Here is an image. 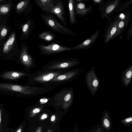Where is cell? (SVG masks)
I'll list each match as a JSON object with an SVG mask.
<instances>
[{
    "label": "cell",
    "instance_id": "6",
    "mask_svg": "<svg viewBox=\"0 0 132 132\" xmlns=\"http://www.w3.org/2000/svg\"><path fill=\"white\" fill-rule=\"evenodd\" d=\"M121 19L118 23L117 30L111 40L120 35L129 24L130 20V14L128 10L125 11L120 15Z\"/></svg>",
    "mask_w": 132,
    "mask_h": 132
},
{
    "label": "cell",
    "instance_id": "4",
    "mask_svg": "<svg viewBox=\"0 0 132 132\" xmlns=\"http://www.w3.org/2000/svg\"><path fill=\"white\" fill-rule=\"evenodd\" d=\"M38 48L44 54H52L72 50V48L62 46L55 43L45 45L42 44L38 45Z\"/></svg>",
    "mask_w": 132,
    "mask_h": 132
},
{
    "label": "cell",
    "instance_id": "19",
    "mask_svg": "<svg viewBox=\"0 0 132 132\" xmlns=\"http://www.w3.org/2000/svg\"><path fill=\"white\" fill-rule=\"evenodd\" d=\"M119 1L118 0H116L111 2L106 8L105 10V14H108L113 11L118 4Z\"/></svg>",
    "mask_w": 132,
    "mask_h": 132
},
{
    "label": "cell",
    "instance_id": "26",
    "mask_svg": "<svg viewBox=\"0 0 132 132\" xmlns=\"http://www.w3.org/2000/svg\"><path fill=\"white\" fill-rule=\"evenodd\" d=\"M71 97V95L70 94L67 95L64 97V100L66 101H68L70 99Z\"/></svg>",
    "mask_w": 132,
    "mask_h": 132
},
{
    "label": "cell",
    "instance_id": "5",
    "mask_svg": "<svg viewBox=\"0 0 132 132\" xmlns=\"http://www.w3.org/2000/svg\"><path fill=\"white\" fill-rule=\"evenodd\" d=\"M120 15H117L107 26L103 36L104 42L105 44L108 43L111 39L115 33L121 19Z\"/></svg>",
    "mask_w": 132,
    "mask_h": 132
},
{
    "label": "cell",
    "instance_id": "25",
    "mask_svg": "<svg viewBox=\"0 0 132 132\" xmlns=\"http://www.w3.org/2000/svg\"><path fill=\"white\" fill-rule=\"evenodd\" d=\"M7 32V29L5 28H3L0 31V35L2 37H4L6 35Z\"/></svg>",
    "mask_w": 132,
    "mask_h": 132
},
{
    "label": "cell",
    "instance_id": "20",
    "mask_svg": "<svg viewBox=\"0 0 132 132\" xmlns=\"http://www.w3.org/2000/svg\"><path fill=\"white\" fill-rule=\"evenodd\" d=\"M11 5V3H9L0 6V14H5L9 11Z\"/></svg>",
    "mask_w": 132,
    "mask_h": 132
},
{
    "label": "cell",
    "instance_id": "32",
    "mask_svg": "<svg viewBox=\"0 0 132 132\" xmlns=\"http://www.w3.org/2000/svg\"><path fill=\"white\" fill-rule=\"evenodd\" d=\"M47 117V116L45 114H44L42 116V119H43L44 118H46Z\"/></svg>",
    "mask_w": 132,
    "mask_h": 132
},
{
    "label": "cell",
    "instance_id": "27",
    "mask_svg": "<svg viewBox=\"0 0 132 132\" xmlns=\"http://www.w3.org/2000/svg\"><path fill=\"white\" fill-rule=\"evenodd\" d=\"M103 1L102 0H93L92 1L94 3L96 4H101Z\"/></svg>",
    "mask_w": 132,
    "mask_h": 132
},
{
    "label": "cell",
    "instance_id": "31",
    "mask_svg": "<svg viewBox=\"0 0 132 132\" xmlns=\"http://www.w3.org/2000/svg\"><path fill=\"white\" fill-rule=\"evenodd\" d=\"M55 119V116L54 115L52 116L51 117V120L52 121H54Z\"/></svg>",
    "mask_w": 132,
    "mask_h": 132
},
{
    "label": "cell",
    "instance_id": "37",
    "mask_svg": "<svg viewBox=\"0 0 132 132\" xmlns=\"http://www.w3.org/2000/svg\"><path fill=\"white\" fill-rule=\"evenodd\" d=\"M39 132V131H38V132Z\"/></svg>",
    "mask_w": 132,
    "mask_h": 132
},
{
    "label": "cell",
    "instance_id": "35",
    "mask_svg": "<svg viewBox=\"0 0 132 132\" xmlns=\"http://www.w3.org/2000/svg\"><path fill=\"white\" fill-rule=\"evenodd\" d=\"M40 101L41 102H44V100H43V99H41L40 100Z\"/></svg>",
    "mask_w": 132,
    "mask_h": 132
},
{
    "label": "cell",
    "instance_id": "29",
    "mask_svg": "<svg viewBox=\"0 0 132 132\" xmlns=\"http://www.w3.org/2000/svg\"><path fill=\"white\" fill-rule=\"evenodd\" d=\"M68 64L67 63H62L61 64L60 66L62 67H66L68 66Z\"/></svg>",
    "mask_w": 132,
    "mask_h": 132
},
{
    "label": "cell",
    "instance_id": "24",
    "mask_svg": "<svg viewBox=\"0 0 132 132\" xmlns=\"http://www.w3.org/2000/svg\"><path fill=\"white\" fill-rule=\"evenodd\" d=\"M53 73H50L47 76H44L43 77V79L44 80L48 81L53 77Z\"/></svg>",
    "mask_w": 132,
    "mask_h": 132
},
{
    "label": "cell",
    "instance_id": "36",
    "mask_svg": "<svg viewBox=\"0 0 132 132\" xmlns=\"http://www.w3.org/2000/svg\"><path fill=\"white\" fill-rule=\"evenodd\" d=\"M47 99H45L44 101V102H45V103H46V102H47Z\"/></svg>",
    "mask_w": 132,
    "mask_h": 132
},
{
    "label": "cell",
    "instance_id": "1",
    "mask_svg": "<svg viewBox=\"0 0 132 132\" xmlns=\"http://www.w3.org/2000/svg\"><path fill=\"white\" fill-rule=\"evenodd\" d=\"M40 16L46 25L56 32L65 35L76 36L73 31L60 23L53 14L42 13Z\"/></svg>",
    "mask_w": 132,
    "mask_h": 132
},
{
    "label": "cell",
    "instance_id": "9",
    "mask_svg": "<svg viewBox=\"0 0 132 132\" xmlns=\"http://www.w3.org/2000/svg\"><path fill=\"white\" fill-rule=\"evenodd\" d=\"M132 76V64L122 71L120 79L123 85L126 87L131 82Z\"/></svg>",
    "mask_w": 132,
    "mask_h": 132
},
{
    "label": "cell",
    "instance_id": "16",
    "mask_svg": "<svg viewBox=\"0 0 132 132\" xmlns=\"http://www.w3.org/2000/svg\"><path fill=\"white\" fill-rule=\"evenodd\" d=\"M38 37L40 39L46 41H51L53 40L55 37L53 34L47 31H44L40 33Z\"/></svg>",
    "mask_w": 132,
    "mask_h": 132
},
{
    "label": "cell",
    "instance_id": "30",
    "mask_svg": "<svg viewBox=\"0 0 132 132\" xmlns=\"http://www.w3.org/2000/svg\"><path fill=\"white\" fill-rule=\"evenodd\" d=\"M40 110L38 108H36L34 109L33 111V112L34 113H36L39 112Z\"/></svg>",
    "mask_w": 132,
    "mask_h": 132
},
{
    "label": "cell",
    "instance_id": "23",
    "mask_svg": "<svg viewBox=\"0 0 132 132\" xmlns=\"http://www.w3.org/2000/svg\"><path fill=\"white\" fill-rule=\"evenodd\" d=\"M91 132H107L104 128H102L98 127L94 128Z\"/></svg>",
    "mask_w": 132,
    "mask_h": 132
},
{
    "label": "cell",
    "instance_id": "15",
    "mask_svg": "<svg viewBox=\"0 0 132 132\" xmlns=\"http://www.w3.org/2000/svg\"><path fill=\"white\" fill-rule=\"evenodd\" d=\"M34 23L31 20H28L24 24L22 28V31L24 35H27L34 29Z\"/></svg>",
    "mask_w": 132,
    "mask_h": 132
},
{
    "label": "cell",
    "instance_id": "7",
    "mask_svg": "<svg viewBox=\"0 0 132 132\" xmlns=\"http://www.w3.org/2000/svg\"><path fill=\"white\" fill-rule=\"evenodd\" d=\"M100 32V29H98L93 35L84 42L77 45L72 48V50H80L82 49H88L95 42Z\"/></svg>",
    "mask_w": 132,
    "mask_h": 132
},
{
    "label": "cell",
    "instance_id": "17",
    "mask_svg": "<svg viewBox=\"0 0 132 132\" xmlns=\"http://www.w3.org/2000/svg\"><path fill=\"white\" fill-rule=\"evenodd\" d=\"M27 48V47L25 46L22 47L20 56L21 61L25 64L27 63L29 59Z\"/></svg>",
    "mask_w": 132,
    "mask_h": 132
},
{
    "label": "cell",
    "instance_id": "12",
    "mask_svg": "<svg viewBox=\"0 0 132 132\" xmlns=\"http://www.w3.org/2000/svg\"><path fill=\"white\" fill-rule=\"evenodd\" d=\"M68 4L69 21L70 24L73 25L77 22L75 10L74 1L68 0Z\"/></svg>",
    "mask_w": 132,
    "mask_h": 132
},
{
    "label": "cell",
    "instance_id": "8",
    "mask_svg": "<svg viewBox=\"0 0 132 132\" xmlns=\"http://www.w3.org/2000/svg\"><path fill=\"white\" fill-rule=\"evenodd\" d=\"M55 0H36L35 3L46 14L50 13L55 2Z\"/></svg>",
    "mask_w": 132,
    "mask_h": 132
},
{
    "label": "cell",
    "instance_id": "28",
    "mask_svg": "<svg viewBox=\"0 0 132 132\" xmlns=\"http://www.w3.org/2000/svg\"><path fill=\"white\" fill-rule=\"evenodd\" d=\"M66 78V76L64 75H61L59 76L58 77V79L59 80H63Z\"/></svg>",
    "mask_w": 132,
    "mask_h": 132
},
{
    "label": "cell",
    "instance_id": "10",
    "mask_svg": "<svg viewBox=\"0 0 132 132\" xmlns=\"http://www.w3.org/2000/svg\"><path fill=\"white\" fill-rule=\"evenodd\" d=\"M92 8L91 6L86 7L83 2H78L75 4L76 14L80 17L85 16L91 11Z\"/></svg>",
    "mask_w": 132,
    "mask_h": 132
},
{
    "label": "cell",
    "instance_id": "21",
    "mask_svg": "<svg viewBox=\"0 0 132 132\" xmlns=\"http://www.w3.org/2000/svg\"><path fill=\"white\" fill-rule=\"evenodd\" d=\"M120 122L125 126H128L132 124V117H131L125 118L120 121Z\"/></svg>",
    "mask_w": 132,
    "mask_h": 132
},
{
    "label": "cell",
    "instance_id": "2",
    "mask_svg": "<svg viewBox=\"0 0 132 132\" xmlns=\"http://www.w3.org/2000/svg\"><path fill=\"white\" fill-rule=\"evenodd\" d=\"M85 80L91 94L94 96L99 87L100 80L96 74L94 67L87 72L85 77Z\"/></svg>",
    "mask_w": 132,
    "mask_h": 132
},
{
    "label": "cell",
    "instance_id": "11",
    "mask_svg": "<svg viewBox=\"0 0 132 132\" xmlns=\"http://www.w3.org/2000/svg\"><path fill=\"white\" fill-rule=\"evenodd\" d=\"M102 124L103 128L107 132L111 129V120L109 113L107 110L105 111L103 113Z\"/></svg>",
    "mask_w": 132,
    "mask_h": 132
},
{
    "label": "cell",
    "instance_id": "14",
    "mask_svg": "<svg viewBox=\"0 0 132 132\" xmlns=\"http://www.w3.org/2000/svg\"><path fill=\"white\" fill-rule=\"evenodd\" d=\"M23 75V73L20 72L10 71L6 72L1 75L3 78L10 79H18Z\"/></svg>",
    "mask_w": 132,
    "mask_h": 132
},
{
    "label": "cell",
    "instance_id": "33",
    "mask_svg": "<svg viewBox=\"0 0 132 132\" xmlns=\"http://www.w3.org/2000/svg\"><path fill=\"white\" fill-rule=\"evenodd\" d=\"M2 111V109H0V123H1V121Z\"/></svg>",
    "mask_w": 132,
    "mask_h": 132
},
{
    "label": "cell",
    "instance_id": "34",
    "mask_svg": "<svg viewBox=\"0 0 132 132\" xmlns=\"http://www.w3.org/2000/svg\"><path fill=\"white\" fill-rule=\"evenodd\" d=\"M21 129L20 128L18 129L15 132H21Z\"/></svg>",
    "mask_w": 132,
    "mask_h": 132
},
{
    "label": "cell",
    "instance_id": "18",
    "mask_svg": "<svg viewBox=\"0 0 132 132\" xmlns=\"http://www.w3.org/2000/svg\"><path fill=\"white\" fill-rule=\"evenodd\" d=\"M29 2V0H24L20 2L16 6L17 10L20 12L23 11L28 7Z\"/></svg>",
    "mask_w": 132,
    "mask_h": 132
},
{
    "label": "cell",
    "instance_id": "22",
    "mask_svg": "<svg viewBox=\"0 0 132 132\" xmlns=\"http://www.w3.org/2000/svg\"><path fill=\"white\" fill-rule=\"evenodd\" d=\"M132 34V25L131 23L127 33V39L128 41L130 38Z\"/></svg>",
    "mask_w": 132,
    "mask_h": 132
},
{
    "label": "cell",
    "instance_id": "13",
    "mask_svg": "<svg viewBox=\"0 0 132 132\" xmlns=\"http://www.w3.org/2000/svg\"><path fill=\"white\" fill-rule=\"evenodd\" d=\"M15 37V33H13L11 35L8 39L4 43L3 50L4 53H7L11 50L14 43Z\"/></svg>",
    "mask_w": 132,
    "mask_h": 132
},
{
    "label": "cell",
    "instance_id": "3",
    "mask_svg": "<svg viewBox=\"0 0 132 132\" xmlns=\"http://www.w3.org/2000/svg\"><path fill=\"white\" fill-rule=\"evenodd\" d=\"M50 13L56 15L60 20L64 26L67 27L66 14L64 10L63 2L59 0L55 2L52 8Z\"/></svg>",
    "mask_w": 132,
    "mask_h": 132
}]
</instances>
